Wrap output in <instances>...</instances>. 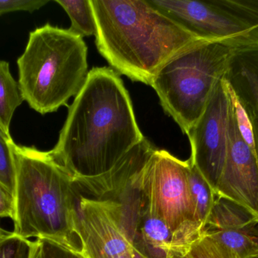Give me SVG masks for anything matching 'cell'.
Instances as JSON below:
<instances>
[{"label": "cell", "mask_w": 258, "mask_h": 258, "mask_svg": "<svg viewBox=\"0 0 258 258\" xmlns=\"http://www.w3.org/2000/svg\"><path fill=\"white\" fill-rule=\"evenodd\" d=\"M233 51L220 42L201 39L177 51L153 77L150 86L162 109L184 134L203 115Z\"/></svg>", "instance_id": "5b68a950"}, {"label": "cell", "mask_w": 258, "mask_h": 258, "mask_svg": "<svg viewBox=\"0 0 258 258\" xmlns=\"http://www.w3.org/2000/svg\"><path fill=\"white\" fill-rule=\"evenodd\" d=\"M156 149L144 137L109 172L93 178L73 180L80 193L85 192L95 199L114 201L128 187L136 173Z\"/></svg>", "instance_id": "7c38bea8"}, {"label": "cell", "mask_w": 258, "mask_h": 258, "mask_svg": "<svg viewBox=\"0 0 258 258\" xmlns=\"http://www.w3.org/2000/svg\"><path fill=\"white\" fill-rule=\"evenodd\" d=\"M15 216L14 195L0 185V218H9L13 221Z\"/></svg>", "instance_id": "d4e9b609"}, {"label": "cell", "mask_w": 258, "mask_h": 258, "mask_svg": "<svg viewBox=\"0 0 258 258\" xmlns=\"http://www.w3.org/2000/svg\"><path fill=\"white\" fill-rule=\"evenodd\" d=\"M42 258H86L80 251H74L46 239H37Z\"/></svg>", "instance_id": "603a6c76"}, {"label": "cell", "mask_w": 258, "mask_h": 258, "mask_svg": "<svg viewBox=\"0 0 258 258\" xmlns=\"http://www.w3.org/2000/svg\"><path fill=\"white\" fill-rule=\"evenodd\" d=\"M230 104L222 78L215 86L203 115L186 133L190 142L191 163L215 193L227 159Z\"/></svg>", "instance_id": "ba28073f"}, {"label": "cell", "mask_w": 258, "mask_h": 258, "mask_svg": "<svg viewBox=\"0 0 258 258\" xmlns=\"http://www.w3.org/2000/svg\"><path fill=\"white\" fill-rule=\"evenodd\" d=\"M95 44L117 74L150 86L161 67L201 39L147 0H91Z\"/></svg>", "instance_id": "7a4b0ae2"}, {"label": "cell", "mask_w": 258, "mask_h": 258, "mask_svg": "<svg viewBox=\"0 0 258 258\" xmlns=\"http://www.w3.org/2000/svg\"><path fill=\"white\" fill-rule=\"evenodd\" d=\"M144 138L119 74L95 68L69 106L50 151L73 178H93L113 169Z\"/></svg>", "instance_id": "6da1fadb"}, {"label": "cell", "mask_w": 258, "mask_h": 258, "mask_svg": "<svg viewBox=\"0 0 258 258\" xmlns=\"http://www.w3.org/2000/svg\"><path fill=\"white\" fill-rule=\"evenodd\" d=\"M159 12L201 39L233 50L258 45V30L217 3L216 0H147Z\"/></svg>", "instance_id": "52a82bcc"}, {"label": "cell", "mask_w": 258, "mask_h": 258, "mask_svg": "<svg viewBox=\"0 0 258 258\" xmlns=\"http://www.w3.org/2000/svg\"><path fill=\"white\" fill-rule=\"evenodd\" d=\"M189 159L181 161L156 148L138 173V183L146 209L175 233L182 251L203 233L189 183Z\"/></svg>", "instance_id": "8992f818"}, {"label": "cell", "mask_w": 258, "mask_h": 258, "mask_svg": "<svg viewBox=\"0 0 258 258\" xmlns=\"http://www.w3.org/2000/svg\"><path fill=\"white\" fill-rule=\"evenodd\" d=\"M203 233L240 258L258 254V217L227 198L218 196Z\"/></svg>", "instance_id": "8fae6325"}, {"label": "cell", "mask_w": 258, "mask_h": 258, "mask_svg": "<svg viewBox=\"0 0 258 258\" xmlns=\"http://www.w3.org/2000/svg\"><path fill=\"white\" fill-rule=\"evenodd\" d=\"M71 18L69 30L83 36H95L96 23L91 0H56Z\"/></svg>", "instance_id": "e0dca14e"}, {"label": "cell", "mask_w": 258, "mask_h": 258, "mask_svg": "<svg viewBox=\"0 0 258 258\" xmlns=\"http://www.w3.org/2000/svg\"><path fill=\"white\" fill-rule=\"evenodd\" d=\"M14 145L11 135L0 126V185L13 195L16 178Z\"/></svg>", "instance_id": "ac0fdd59"}, {"label": "cell", "mask_w": 258, "mask_h": 258, "mask_svg": "<svg viewBox=\"0 0 258 258\" xmlns=\"http://www.w3.org/2000/svg\"><path fill=\"white\" fill-rule=\"evenodd\" d=\"M170 258H186V255H179V254H172Z\"/></svg>", "instance_id": "83f0119b"}, {"label": "cell", "mask_w": 258, "mask_h": 258, "mask_svg": "<svg viewBox=\"0 0 258 258\" xmlns=\"http://www.w3.org/2000/svg\"><path fill=\"white\" fill-rule=\"evenodd\" d=\"M186 258H240L236 253L203 233L188 249Z\"/></svg>", "instance_id": "ffe728a7"}, {"label": "cell", "mask_w": 258, "mask_h": 258, "mask_svg": "<svg viewBox=\"0 0 258 258\" xmlns=\"http://www.w3.org/2000/svg\"><path fill=\"white\" fill-rule=\"evenodd\" d=\"M248 258H258V254H255V255H254V256H251V257H250Z\"/></svg>", "instance_id": "f546056e"}, {"label": "cell", "mask_w": 258, "mask_h": 258, "mask_svg": "<svg viewBox=\"0 0 258 258\" xmlns=\"http://www.w3.org/2000/svg\"><path fill=\"white\" fill-rule=\"evenodd\" d=\"M6 233V232L4 231V230H2L1 228H0V239H1L2 236L4 235V233Z\"/></svg>", "instance_id": "f1b7e54d"}, {"label": "cell", "mask_w": 258, "mask_h": 258, "mask_svg": "<svg viewBox=\"0 0 258 258\" xmlns=\"http://www.w3.org/2000/svg\"><path fill=\"white\" fill-rule=\"evenodd\" d=\"M33 258H42L40 244H39L38 240H36V248H35L34 253H33Z\"/></svg>", "instance_id": "484cf974"}, {"label": "cell", "mask_w": 258, "mask_h": 258, "mask_svg": "<svg viewBox=\"0 0 258 258\" xmlns=\"http://www.w3.org/2000/svg\"><path fill=\"white\" fill-rule=\"evenodd\" d=\"M189 183L197 218L204 228L218 195L200 171L192 165L191 161L189 169Z\"/></svg>", "instance_id": "2e32d148"}, {"label": "cell", "mask_w": 258, "mask_h": 258, "mask_svg": "<svg viewBox=\"0 0 258 258\" xmlns=\"http://www.w3.org/2000/svg\"><path fill=\"white\" fill-rule=\"evenodd\" d=\"M121 258H141V257L136 251H134L132 252L128 253V254H125V256Z\"/></svg>", "instance_id": "4316f807"}, {"label": "cell", "mask_w": 258, "mask_h": 258, "mask_svg": "<svg viewBox=\"0 0 258 258\" xmlns=\"http://www.w3.org/2000/svg\"><path fill=\"white\" fill-rule=\"evenodd\" d=\"M15 178L13 233L46 239L80 251L74 218L81 193L72 175L51 151L14 145Z\"/></svg>", "instance_id": "3957f363"}, {"label": "cell", "mask_w": 258, "mask_h": 258, "mask_svg": "<svg viewBox=\"0 0 258 258\" xmlns=\"http://www.w3.org/2000/svg\"><path fill=\"white\" fill-rule=\"evenodd\" d=\"M36 245V241L6 232L0 239V258H33Z\"/></svg>", "instance_id": "44dd1931"}, {"label": "cell", "mask_w": 258, "mask_h": 258, "mask_svg": "<svg viewBox=\"0 0 258 258\" xmlns=\"http://www.w3.org/2000/svg\"><path fill=\"white\" fill-rule=\"evenodd\" d=\"M24 101L19 83L11 74L9 62L0 60V126L9 134L14 113Z\"/></svg>", "instance_id": "9a60e30c"}, {"label": "cell", "mask_w": 258, "mask_h": 258, "mask_svg": "<svg viewBox=\"0 0 258 258\" xmlns=\"http://www.w3.org/2000/svg\"><path fill=\"white\" fill-rule=\"evenodd\" d=\"M225 83L231 97L235 116H236L239 131L245 143L248 145V148L254 154L258 165V124L247 115L228 85L226 82Z\"/></svg>", "instance_id": "d6986e66"}, {"label": "cell", "mask_w": 258, "mask_h": 258, "mask_svg": "<svg viewBox=\"0 0 258 258\" xmlns=\"http://www.w3.org/2000/svg\"><path fill=\"white\" fill-rule=\"evenodd\" d=\"M221 7L258 30V0H216Z\"/></svg>", "instance_id": "7402d4cb"}, {"label": "cell", "mask_w": 258, "mask_h": 258, "mask_svg": "<svg viewBox=\"0 0 258 258\" xmlns=\"http://www.w3.org/2000/svg\"><path fill=\"white\" fill-rule=\"evenodd\" d=\"M74 233L86 258H121L135 251L125 232L119 203L81 196L77 201Z\"/></svg>", "instance_id": "9c48e42d"}, {"label": "cell", "mask_w": 258, "mask_h": 258, "mask_svg": "<svg viewBox=\"0 0 258 258\" xmlns=\"http://www.w3.org/2000/svg\"><path fill=\"white\" fill-rule=\"evenodd\" d=\"M48 2V0H0V15L19 11L32 13L43 7Z\"/></svg>", "instance_id": "cb8c5ba5"}, {"label": "cell", "mask_w": 258, "mask_h": 258, "mask_svg": "<svg viewBox=\"0 0 258 258\" xmlns=\"http://www.w3.org/2000/svg\"><path fill=\"white\" fill-rule=\"evenodd\" d=\"M223 79L258 124V45L233 51Z\"/></svg>", "instance_id": "4fadbf2b"}, {"label": "cell", "mask_w": 258, "mask_h": 258, "mask_svg": "<svg viewBox=\"0 0 258 258\" xmlns=\"http://www.w3.org/2000/svg\"><path fill=\"white\" fill-rule=\"evenodd\" d=\"M216 194L258 217V165L239 131L232 99L227 159Z\"/></svg>", "instance_id": "30bf717a"}, {"label": "cell", "mask_w": 258, "mask_h": 258, "mask_svg": "<svg viewBox=\"0 0 258 258\" xmlns=\"http://www.w3.org/2000/svg\"><path fill=\"white\" fill-rule=\"evenodd\" d=\"M135 251L142 258H170L176 254L175 234L144 207L134 242Z\"/></svg>", "instance_id": "5bb4252c"}, {"label": "cell", "mask_w": 258, "mask_h": 258, "mask_svg": "<svg viewBox=\"0 0 258 258\" xmlns=\"http://www.w3.org/2000/svg\"><path fill=\"white\" fill-rule=\"evenodd\" d=\"M17 64L24 101L42 115L68 106L89 72L88 48L83 37L50 24L30 32Z\"/></svg>", "instance_id": "277c9868"}, {"label": "cell", "mask_w": 258, "mask_h": 258, "mask_svg": "<svg viewBox=\"0 0 258 258\" xmlns=\"http://www.w3.org/2000/svg\"><path fill=\"white\" fill-rule=\"evenodd\" d=\"M141 258H142V257H141Z\"/></svg>", "instance_id": "4dcf8cb0"}]
</instances>
